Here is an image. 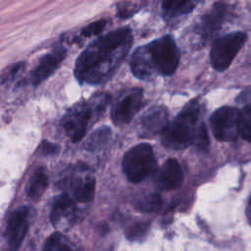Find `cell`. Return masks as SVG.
I'll return each instance as SVG.
<instances>
[{"mask_svg": "<svg viewBox=\"0 0 251 251\" xmlns=\"http://www.w3.org/2000/svg\"><path fill=\"white\" fill-rule=\"evenodd\" d=\"M111 128L107 126L94 130L87 138L84 148L89 152H97L103 149L111 139Z\"/></svg>", "mask_w": 251, "mask_h": 251, "instance_id": "ac0fdd59", "label": "cell"}, {"mask_svg": "<svg viewBox=\"0 0 251 251\" xmlns=\"http://www.w3.org/2000/svg\"><path fill=\"white\" fill-rule=\"evenodd\" d=\"M76 207L74 199L68 193H62L55 197L51 213L50 221L54 226H59L63 223L70 224L75 217Z\"/></svg>", "mask_w": 251, "mask_h": 251, "instance_id": "5bb4252c", "label": "cell"}, {"mask_svg": "<svg viewBox=\"0 0 251 251\" xmlns=\"http://www.w3.org/2000/svg\"><path fill=\"white\" fill-rule=\"evenodd\" d=\"M62 187H69L72 189L73 199L87 203L94 197L95 192V177L87 168H78L75 172L65 176L60 180Z\"/></svg>", "mask_w": 251, "mask_h": 251, "instance_id": "52a82bcc", "label": "cell"}, {"mask_svg": "<svg viewBox=\"0 0 251 251\" xmlns=\"http://www.w3.org/2000/svg\"><path fill=\"white\" fill-rule=\"evenodd\" d=\"M201 111L198 99L187 103L176 118L166 126L162 133V144L168 149L182 150L193 143L196 123Z\"/></svg>", "mask_w": 251, "mask_h": 251, "instance_id": "3957f363", "label": "cell"}, {"mask_svg": "<svg viewBox=\"0 0 251 251\" xmlns=\"http://www.w3.org/2000/svg\"><path fill=\"white\" fill-rule=\"evenodd\" d=\"M48 185V176L43 168L36 169L26 185V194L32 200L39 199Z\"/></svg>", "mask_w": 251, "mask_h": 251, "instance_id": "e0dca14e", "label": "cell"}, {"mask_svg": "<svg viewBox=\"0 0 251 251\" xmlns=\"http://www.w3.org/2000/svg\"><path fill=\"white\" fill-rule=\"evenodd\" d=\"M194 141L196 143V146L200 150H206L207 149V147L209 145V138H208L207 128L205 126V124H201L200 127L198 129H196L193 142Z\"/></svg>", "mask_w": 251, "mask_h": 251, "instance_id": "cb8c5ba5", "label": "cell"}, {"mask_svg": "<svg viewBox=\"0 0 251 251\" xmlns=\"http://www.w3.org/2000/svg\"><path fill=\"white\" fill-rule=\"evenodd\" d=\"M143 91L133 88L126 91L115 103L112 109V120L117 126L128 124L143 106Z\"/></svg>", "mask_w": 251, "mask_h": 251, "instance_id": "30bf717a", "label": "cell"}, {"mask_svg": "<svg viewBox=\"0 0 251 251\" xmlns=\"http://www.w3.org/2000/svg\"><path fill=\"white\" fill-rule=\"evenodd\" d=\"M92 113L88 103H79L72 107L63 117L62 127L73 142L82 139Z\"/></svg>", "mask_w": 251, "mask_h": 251, "instance_id": "ba28073f", "label": "cell"}, {"mask_svg": "<svg viewBox=\"0 0 251 251\" xmlns=\"http://www.w3.org/2000/svg\"><path fill=\"white\" fill-rule=\"evenodd\" d=\"M198 4V1H165L162 4V14L166 21L174 20L179 16L190 13Z\"/></svg>", "mask_w": 251, "mask_h": 251, "instance_id": "2e32d148", "label": "cell"}, {"mask_svg": "<svg viewBox=\"0 0 251 251\" xmlns=\"http://www.w3.org/2000/svg\"><path fill=\"white\" fill-rule=\"evenodd\" d=\"M162 197L158 193H150L137 198L134 201V207L145 213H153L160 210L162 207Z\"/></svg>", "mask_w": 251, "mask_h": 251, "instance_id": "ffe728a7", "label": "cell"}, {"mask_svg": "<svg viewBox=\"0 0 251 251\" xmlns=\"http://www.w3.org/2000/svg\"><path fill=\"white\" fill-rule=\"evenodd\" d=\"M25 69V63L24 62H18L6 70H4L0 75V82L2 84H8L11 81H13Z\"/></svg>", "mask_w": 251, "mask_h": 251, "instance_id": "7402d4cb", "label": "cell"}, {"mask_svg": "<svg viewBox=\"0 0 251 251\" xmlns=\"http://www.w3.org/2000/svg\"><path fill=\"white\" fill-rule=\"evenodd\" d=\"M29 215V208L22 206L14 210L9 216L5 230L8 251H18L22 245L28 229Z\"/></svg>", "mask_w": 251, "mask_h": 251, "instance_id": "9c48e42d", "label": "cell"}, {"mask_svg": "<svg viewBox=\"0 0 251 251\" xmlns=\"http://www.w3.org/2000/svg\"><path fill=\"white\" fill-rule=\"evenodd\" d=\"M239 111L231 106L217 109L210 118L211 128L214 136L223 142L234 141L238 132Z\"/></svg>", "mask_w": 251, "mask_h": 251, "instance_id": "8992f818", "label": "cell"}, {"mask_svg": "<svg viewBox=\"0 0 251 251\" xmlns=\"http://www.w3.org/2000/svg\"><path fill=\"white\" fill-rule=\"evenodd\" d=\"M59 151V146L55 143L49 142V141H42L41 144L38 147V152L42 155H54L57 154Z\"/></svg>", "mask_w": 251, "mask_h": 251, "instance_id": "484cf974", "label": "cell"}, {"mask_svg": "<svg viewBox=\"0 0 251 251\" xmlns=\"http://www.w3.org/2000/svg\"><path fill=\"white\" fill-rule=\"evenodd\" d=\"M226 7L223 3L215 4L210 11H208L205 15H203L200 25H199V33L203 40H208L214 33L221 27L225 15H226Z\"/></svg>", "mask_w": 251, "mask_h": 251, "instance_id": "9a60e30c", "label": "cell"}, {"mask_svg": "<svg viewBox=\"0 0 251 251\" xmlns=\"http://www.w3.org/2000/svg\"><path fill=\"white\" fill-rule=\"evenodd\" d=\"M67 50L63 46L54 48L45 54L38 62L36 67L31 71L28 76V82L32 85H38L46 80L61 65L65 59Z\"/></svg>", "mask_w": 251, "mask_h": 251, "instance_id": "8fae6325", "label": "cell"}, {"mask_svg": "<svg viewBox=\"0 0 251 251\" xmlns=\"http://www.w3.org/2000/svg\"><path fill=\"white\" fill-rule=\"evenodd\" d=\"M251 108L250 105L247 104L245 107L239 111V119H238V132L239 134L246 140L250 141L251 137Z\"/></svg>", "mask_w": 251, "mask_h": 251, "instance_id": "44dd1931", "label": "cell"}, {"mask_svg": "<svg viewBox=\"0 0 251 251\" xmlns=\"http://www.w3.org/2000/svg\"><path fill=\"white\" fill-rule=\"evenodd\" d=\"M156 160L152 146L139 143L130 148L124 156L122 169L127 180L138 183L145 179L155 169Z\"/></svg>", "mask_w": 251, "mask_h": 251, "instance_id": "277c9868", "label": "cell"}, {"mask_svg": "<svg viewBox=\"0 0 251 251\" xmlns=\"http://www.w3.org/2000/svg\"><path fill=\"white\" fill-rule=\"evenodd\" d=\"M148 228H149L148 223H137L135 225H132L126 231V237L129 240L141 239L147 233Z\"/></svg>", "mask_w": 251, "mask_h": 251, "instance_id": "603a6c76", "label": "cell"}, {"mask_svg": "<svg viewBox=\"0 0 251 251\" xmlns=\"http://www.w3.org/2000/svg\"><path fill=\"white\" fill-rule=\"evenodd\" d=\"M169 113L164 106H153L147 110L139 122V134L141 137H152L164 130L168 125Z\"/></svg>", "mask_w": 251, "mask_h": 251, "instance_id": "7c38bea8", "label": "cell"}, {"mask_svg": "<svg viewBox=\"0 0 251 251\" xmlns=\"http://www.w3.org/2000/svg\"><path fill=\"white\" fill-rule=\"evenodd\" d=\"M178 51L174 37L164 35L135 49L129 65L137 78L148 80L155 75H173L178 66Z\"/></svg>", "mask_w": 251, "mask_h": 251, "instance_id": "7a4b0ae2", "label": "cell"}, {"mask_svg": "<svg viewBox=\"0 0 251 251\" xmlns=\"http://www.w3.org/2000/svg\"><path fill=\"white\" fill-rule=\"evenodd\" d=\"M43 251H78V249L65 235L54 232L47 238Z\"/></svg>", "mask_w": 251, "mask_h": 251, "instance_id": "d6986e66", "label": "cell"}, {"mask_svg": "<svg viewBox=\"0 0 251 251\" xmlns=\"http://www.w3.org/2000/svg\"><path fill=\"white\" fill-rule=\"evenodd\" d=\"M105 25H106V21H104V20L91 23L90 25H88L86 27H84L81 30V34L84 37H89V36L95 35V34L99 33L100 31H102L104 29Z\"/></svg>", "mask_w": 251, "mask_h": 251, "instance_id": "d4e9b609", "label": "cell"}, {"mask_svg": "<svg viewBox=\"0 0 251 251\" xmlns=\"http://www.w3.org/2000/svg\"><path fill=\"white\" fill-rule=\"evenodd\" d=\"M183 171L180 164L175 159L167 160L155 175L154 182L161 190H174L181 185Z\"/></svg>", "mask_w": 251, "mask_h": 251, "instance_id": "4fadbf2b", "label": "cell"}, {"mask_svg": "<svg viewBox=\"0 0 251 251\" xmlns=\"http://www.w3.org/2000/svg\"><path fill=\"white\" fill-rule=\"evenodd\" d=\"M246 37L245 32L234 31L218 38L210 51L212 67L219 72L226 70L244 44Z\"/></svg>", "mask_w": 251, "mask_h": 251, "instance_id": "5b68a950", "label": "cell"}, {"mask_svg": "<svg viewBox=\"0 0 251 251\" xmlns=\"http://www.w3.org/2000/svg\"><path fill=\"white\" fill-rule=\"evenodd\" d=\"M131 42L128 27L115 29L93 41L76 59V80L80 84H98L109 79L126 58Z\"/></svg>", "mask_w": 251, "mask_h": 251, "instance_id": "6da1fadb", "label": "cell"}]
</instances>
